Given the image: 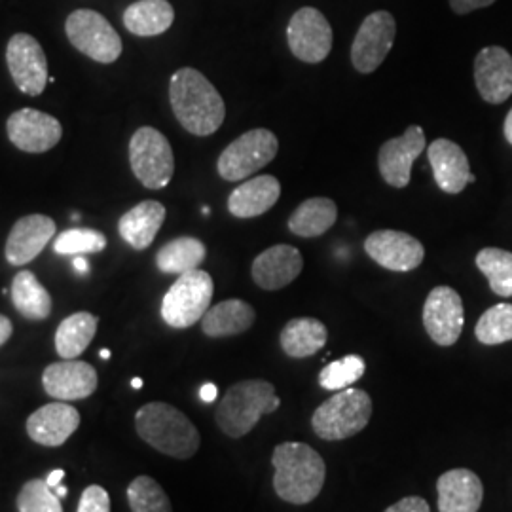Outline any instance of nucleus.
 Instances as JSON below:
<instances>
[{"label":"nucleus","mask_w":512,"mask_h":512,"mask_svg":"<svg viewBox=\"0 0 512 512\" xmlns=\"http://www.w3.org/2000/svg\"><path fill=\"white\" fill-rule=\"evenodd\" d=\"M372 416V399L363 389H342L321 404L311 418L313 433L323 440H344L361 433Z\"/></svg>","instance_id":"nucleus-5"},{"label":"nucleus","mask_w":512,"mask_h":512,"mask_svg":"<svg viewBox=\"0 0 512 512\" xmlns=\"http://www.w3.org/2000/svg\"><path fill=\"white\" fill-rule=\"evenodd\" d=\"M131 387H133V389H141V387H143V380H141V378H133V380H131Z\"/></svg>","instance_id":"nucleus-48"},{"label":"nucleus","mask_w":512,"mask_h":512,"mask_svg":"<svg viewBox=\"0 0 512 512\" xmlns=\"http://www.w3.org/2000/svg\"><path fill=\"white\" fill-rule=\"evenodd\" d=\"M131 512H173L164 488L150 476H137L128 486Z\"/></svg>","instance_id":"nucleus-35"},{"label":"nucleus","mask_w":512,"mask_h":512,"mask_svg":"<svg viewBox=\"0 0 512 512\" xmlns=\"http://www.w3.org/2000/svg\"><path fill=\"white\" fill-rule=\"evenodd\" d=\"M74 48L97 63H114L122 54V38L95 10H76L65 23Z\"/></svg>","instance_id":"nucleus-9"},{"label":"nucleus","mask_w":512,"mask_h":512,"mask_svg":"<svg viewBox=\"0 0 512 512\" xmlns=\"http://www.w3.org/2000/svg\"><path fill=\"white\" fill-rule=\"evenodd\" d=\"M255 308L239 298L224 300L203 315L202 330L209 338H226L247 332L255 325Z\"/></svg>","instance_id":"nucleus-26"},{"label":"nucleus","mask_w":512,"mask_h":512,"mask_svg":"<svg viewBox=\"0 0 512 512\" xmlns=\"http://www.w3.org/2000/svg\"><path fill=\"white\" fill-rule=\"evenodd\" d=\"M55 236V222L46 215L19 219L6 241V260L12 266H25L35 260Z\"/></svg>","instance_id":"nucleus-21"},{"label":"nucleus","mask_w":512,"mask_h":512,"mask_svg":"<svg viewBox=\"0 0 512 512\" xmlns=\"http://www.w3.org/2000/svg\"><path fill=\"white\" fill-rule=\"evenodd\" d=\"M425 150V133L420 126H410L403 137L385 141L378 154V167L385 183L404 188L410 183L412 165Z\"/></svg>","instance_id":"nucleus-16"},{"label":"nucleus","mask_w":512,"mask_h":512,"mask_svg":"<svg viewBox=\"0 0 512 512\" xmlns=\"http://www.w3.org/2000/svg\"><path fill=\"white\" fill-rule=\"evenodd\" d=\"M476 338L484 346H499L512 340V304H497L482 313L475 329Z\"/></svg>","instance_id":"nucleus-34"},{"label":"nucleus","mask_w":512,"mask_h":512,"mask_svg":"<svg viewBox=\"0 0 512 512\" xmlns=\"http://www.w3.org/2000/svg\"><path fill=\"white\" fill-rule=\"evenodd\" d=\"M165 220V207L160 202L148 200L131 207L118 222L122 239L135 251H145L158 236Z\"/></svg>","instance_id":"nucleus-25"},{"label":"nucleus","mask_w":512,"mask_h":512,"mask_svg":"<svg viewBox=\"0 0 512 512\" xmlns=\"http://www.w3.org/2000/svg\"><path fill=\"white\" fill-rule=\"evenodd\" d=\"M80 425V414L71 404L57 403L40 406L27 420V433L37 444L57 448L71 439Z\"/></svg>","instance_id":"nucleus-19"},{"label":"nucleus","mask_w":512,"mask_h":512,"mask_svg":"<svg viewBox=\"0 0 512 512\" xmlns=\"http://www.w3.org/2000/svg\"><path fill=\"white\" fill-rule=\"evenodd\" d=\"M385 512H431V509L423 497L410 495V497H403L395 505H391Z\"/></svg>","instance_id":"nucleus-40"},{"label":"nucleus","mask_w":512,"mask_h":512,"mask_svg":"<svg viewBox=\"0 0 512 512\" xmlns=\"http://www.w3.org/2000/svg\"><path fill=\"white\" fill-rule=\"evenodd\" d=\"M366 255L391 272H412L425 256L421 241L397 230L372 232L365 241Z\"/></svg>","instance_id":"nucleus-15"},{"label":"nucleus","mask_w":512,"mask_h":512,"mask_svg":"<svg viewBox=\"0 0 512 512\" xmlns=\"http://www.w3.org/2000/svg\"><path fill=\"white\" fill-rule=\"evenodd\" d=\"M475 82L486 103H505L512 95V55L499 46L480 50L475 59Z\"/></svg>","instance_id":"nucleus-18"},{"label":"nucleus","mask_w":512,"mask_h":512,"mask_svg":"<svg viewBox=\"0 0 512 512\" xmlns=\"http://www.w3.org/2000/svg\"><path fill=\"white\" fill-rule=\"evenodd\" d=\"M207 255V249L200 239L177 238L158 251L156 266L164 274L183 275L198 270Z\"/></svg>","instance_id":"nucleus-32"},{"label":"nucleus","mask_w":512,"mask_h":512,"mask_svg":"<svg viewBox=\"0 0 512 512\" xmlns=\"http://www.w3.org/2000/svg\"><path fill=\"white\" fill-rule=\"evenodd\" d=\"M287 42L294 57L304 63H321L332 50V27L315 8H300L287 27Z\"/></svg>","instance_id":"nucleus-11"},{"label":"nucleus","mask_w":512,"mask_h":512,"mask_svg":"<svg viewBox=\"0 0 512 512\" xmlns=\"http://www.w3.org/2000/svg\"><path fill=\"white\" fill-rule=\"evenodd\" d=\"M12 302L29 321L48 319L52 313V296L44 289L37 275L21 270L12 281Z\"/></svg>","instance_id":"nucleus-31"},{"label":"nucleus","mask_w":512,"mask_h":512,"mask_svg":"<svg viewBox=\"0 0 512 512\" xmlns=\"http://www.w3.org/2000/svg\"><path fill=\"white\" fill-rule=\"evenodd\" d=\"M171 109L188 133L207 137L222 126L226 107L217 88L200 71L184 67L169 82Z\"/></svg>","instance_id":"nucleus-1"},{"label":"nucleus","mask_w":512,"mask_h":512,"mask_svg":"<svg viewBox=\"0 0 512 512\" xmlns=\"http://www.w3.org/2000/svg\"><path fill=\"white\" fill-rule=\"evenodd\" d=\"M495 0H450V6L452 10L463 16V14H469V12H475L480 8H486L490 4H494Z\"/></svg>","instance_id":"nucleus-41"},{"label":"nucleus","mask_w":512,"mask_h":512,"mask_svg":"<svg viewBox=\"0 0 512 512\" xmlns=\"http://www.w3.org/2000/svg\"><path fill=\"white\" fill-rule=\"evenodd\" d=\"M465 323L463 300L452 287H435L423 304V327L442 348L454 346Z\"/></svg>","instance_id":"nucleus-12"},{"label":"nucleus","mask_w":512,"mask_h":512,"mask_svg":"<svg viewBox=\"0 0 512 512\" xmlns=\"http://www.w3.org/2000/svg\"><path fill=\"white\" fill-rule=\"evenodd\" d=\"M78 512H110L109 492L97 484L88 486L80 497Z\"/></svg>","instance_id":"nucleus-39"},{"label":"nucleus","mask_w":512,"mask_h":512,"mask_svg":"<svg viewBox=\"0 0 512 512\" xmlns=\"http://www.w3.org/2000/svg\"><path fill=\"white\" fill-rule=\"evenodd\" d=\"M61 497L48 486L46 480H29L18 495L19 512H63Z\"/></svg>","instance_id":"nucleus-38"},{"label":"nucleus","mask_w":512,"mask_h":512,"mask_svg":"<svg viewBox=\"0 0 512 512\" xmlns=\"http://www.w3.org/2000/svg\"><path fill=\"white\" fill-rule=\"evenodd\" d=\"M217 395H219V389L215 384H203L200 389V399L203 403L211 404L217 401Z\"/></svg>","instance_id":"nucleus-43"},{"label":"nucleus","mask_w":512,"mask_h":512,"mask_svg":"<svg viewBox=\"0 0 512 512\" xmlns=\"http://www.w3.org/2000/svg\"><path fill=\"white\" fill-rule=\"evenodd\" d=\"M73 268L76 274H90V262L84 258V255L74 256Z\"/></svg>","instance_id":"nucleus-44"},{"label":"nucleus","mask_w":512,"mask_h":512,"mask_svg":"<svg viewBox=\"0 0 512 512\" xmlns=\"http://www.w3.org/2000/svg\"><path fill=\"white\" fill-rule=\"evenodd\" d=\"M274 490L291 505H308L321 494L327 467L321 454L304 442H283L272 454Z\"/></svg>","instance_id":"nucleus-2"},{"label":"nucleus","mask_w":512,"mask_h":512,"mask_svg":"<svg viewBox=\"0 0 512 512\" xmlns=\"http://www.w3.org/2000/svg\"><path fill=\"white\" fill-rule=\"evenodd\" d=\"M215 293L211 275L192 270L179 275L162 300V319L171 329H190L209 310Z\"/></svg>","instance_id":"nucleus-6"},{"label":"nucleus","mask_w":512,"mask_h":512,"mask_svg":"<svg viewBox=\"0 0 512 512\" xmlns=\"http://www.w3.org/2000/svg\"><path fill=\"white\" fill-rule=\"evenodd\" d=\"M107 247L105 234L92 228H73L61 232L54 241V251L57 255L78 256L88 253H101Z\"/></svg>","instance_id":"nucleus-37"},{"label":"nucleus","mask_w":512,"mask_h":512,"mask_svg":"<svg viewBox=\"0 0 512 512\" xmlns=\"http://www.w3.org/2000/svg\"><path fill=\"white\" fill-rule=\"evenodd\" d=\"M97 325L99 319L88 311H78L63 319L55 330V349L59 357L76 359L78 355H82L92 344Z\"/></svg>","instance_id":"nucleus-29"},{"label":"nucleus","mask_w":512,"mask_h":512,"mask_svg":"<svg viewBox=\"0 0 512 512\" xmlns=\"http://www.w3.org/2000/svg\"><path fill=\"white\" fill-rule=\"evenodd\" d=\"M281 184L272 175H260L238 186L228 198V211L238 219L260 217L274 207Z\"/></svg>","instance_id":"nucleus-24"},{"label":"nucleus","mask_w":512,"mask_h":512,"mask_svg":"<svg viewBox=\"0 0 512 512\" xmlns=\"http://www.w3.org/2000/svg\"><path fill=\"white\" fill-rule=\"evenodd\" d=\"M435 181L446 194H461L465 186L475 183L463 148L450 139H437L427 148Z\"/></svg>","instance_id":"nucleus-20"},{"label":"nucleus","mask_w":512,"mask_h":512,"mask_svg":"<svg viewBox=\"0 0 512 512\" xmlns=\"http://www.w3.org/2000/svg\"><path fill=\"white\" fill-rule=\"evenodd\" d=\"M175 21V10L167 0H139L124 12V25L135 37H158Z\"/></svg>","instance_id":"nucleus-27"},{"label":"nucleus","mask_w":512,"mask_h":512,"mask_svg":"<svg viewBox=\"0 0 512 512\" xmlns=\"http://www.w3.org/2000/svg\"><path fill=\"white\" fill-rule=\"evenodd\" d=\"M440 512H478L484 499V486L469 469H452L437 482Z\"/></svg>","instance_id":"nucleus-23"},{"label":"nucleus","mask_w":512,"mask_h":512,"mask_svg":"<svg viewBox=\"0 0 512 512\" xmlns=\"http://www.w3.org/2000/svg\"><path fill=\"white\" fill-rule=\"evenodd\" d=\"M476 268L486 275L490 289L497 296H512V253L486 247L476 255Z\"/></svg>","instance_id":"nucleus-33"},{"label":"nucleus","mask_w":512,"mask_h":512,"mask_svg":"<svg viewBox=\"0 0 512 512\" xmlns=\"http://www.w3.org/2000/svg\"><path fill=\"white\" fill-rule=\"evenodd\" d=\"M395 37H397V23L389 12L378 10L370 14L361 23L351 46L353 67L359 73H374L391 52Z\"/></svg>","instance_id":"nucleus-10"},{"label":"nucleus","mask_w":512,"mask_h":512,"mask_svg":"<svg viewBox=\"0 0 512 512\" xmlns=\"http://www.w3.org/2000/svg\"><path fill=\"white\" fill-rule=\"evenodd\" d=\"M12 332H14L12 321L6 315H0V346H4L10 340Z\"/></svg>","instance_id":"nucleus-42"},{"label":"nucleus","mask_w":512,"mask_h":512,"mask_svg":"<svg viewBox=\"0 0 512 512\" xmlns=\"http://www.w3.org/2000/svg\"><path fill=\"white\" fill-rule=\"evenodd\" d=\"M338 219V207L329 198H311L296 207L289 230L300 238H317L334 226Z\"/></svg>","instance_id":"nucleus-30"},{"label":"nucleus","mask_w":512,"mask_h":512,"mask_svg":"<svg viewBox=\"0 0 512 512\" xmlns=\"http://www.w3.org/2000/svg\"><path fill=\"white\" fill-rule=\"evenodd\" d=\"M304 268V258L291 245H274L256 256L253 279L264 291H279L291 285Z\"/></svg>","instance_id":"nucleus-22"},{"label":"nucleus","mask_w":512,"mask_h":512,"mask_svg":"<svg viewBox=\"0 0 512 512\" xmlns=\"http://www.w3.org/2000/svg\"><path fill=\"white\" fill-rule=\"evenodd\" d=\"M366 363L359 355H346L338 361H332L319 374V384L327 391H342L355 382H359L365 374Z\"/></svg>","instance_id":"nucleus-36"},{"label":"nucleus","mask_w":512,"mask_h":512,"mask_svg":"<svg viewBox=\"0 0 512 512\" xmlns=\"http://www.w3.org/2000/svg\"><path fill=\"white\" fill-rule=\"evenodd\" d=\"M503 129H505V139L512 145V109L509 110V114H507V120H505Z\"/></svg>","instance_id":"nucleus-46"},{"label":"nucleus","mask_w":512,"mask_h":512,"mask_svg":"<svg viewBox=\"0 0 512 512\" xmlns=\"http://www.w3.org/2000/svg\"><path fill=\"white\" fill-rule=\"evenodd\" d=\"M54 492L57 494V497H67V494H69V490L65 486H61V484L55 488Z\"/></svg>","instance_id":"nucleus-47"},{"label":"nucleus","mask_w":512,"mask_h":512,"mask_svg":"<svg viewBox=\"0 0 512 512\" xmlns=\"http://www.w3.org/2000/svg\"><path fill=\"white\" fill-rule=\"evenodd\" d=\"M279 404L270 382L243 380L226 391L215 410V421L226 437L241 439L255 429L262 416L275 412Z\"/></svg>","instance_id":"nucleus-4"},{"label":"nucleus","mask_w":512,"mask_h":512,"mask_svg":"<svg viewBox=\"0 0 512 512\" xmlns=\"http://www.w3.org/2000/svg\"><path fill=\"white\" fill-rule=\"evenodd\" d=\"M6 63L14 84L27 95H40L48 84V59L37 38L18 33L6 48Z\"/></svg>","instance_id":"nucleus-13"},{"label":"nucleus","mask_w":512,"mask_h":512,"mask_svg":"<svg viewBox=\"0 0 512 512\" xmlns=\"http://www.w3.org/2000/svg\"><path fill=\"white\" fill-rule=\"evenodd\" d=\"M277 150L279 141L270 129H251L222 150L217 164L219 175L230 183L243 181L275 160Z\"/></svg>","instance_id":"nucleus-8"},{"label":"nucleus","mask_w":512,"mask_h":512,"mask_svg":"<svg viewBox=\"0 0 512 512\" xmlns=\"http://www.w3.org/2000/svg\"><path fill=\"white\" fill-rule=\"evenodd\" d=\"M99 357H101V359H105V361H107V359H110L109 349H101V351H99Z\"/></svg>","instance_id":"nucleus-49"},{"label":"nucleus","mask_w":512,"mask_h":512,"mask_svg":"<svg viewBox=\"0 0 512 512\" xmlns=\"http://www.w3.org/2000/svg\"><path fill=\"white\" fill-rule=\"evenodd\" d=\"M139 437L154 450L175 459H190L200 450V433L183 412L167 403H148L135 414Z\"/></svg>","instance_id":"nucleus-3"},{"label":"nucleus","mask_w":512,"mask_h":512,"mask_svg":"<svg viewBox=\"0 0 512 512\" xmlns=\"http://www.w3.org/2000/svg\"><path fill=\"white\" fill-rule=\"evenodd\" d=\"M97 372L90 363L65 359L48 366L42 374L44 391L57 401H82L97 389Z\"/></svg>","instance_id":"nucleus-17"},{"label":"nucleus","mask_w":512,"mask_h":512,"mask_svg":"<svg viewBox=\"0 0 512 512\" xmlns=\"http://www.w3.org/2000/svg\"><path fill=\"white\" fill-rule=\"evenodd\" d=\"M65 478V471H61V469H55V471H52L50 475H48V478H46V482H48V486L52 488V490H55L59 484H61V480Z\"/></svg>","instance_id":"nucleus-45"},{"label":"nucleus","mask_w":512,"mask_h":512,"mask_svg":"<svg viewBox=\"0 0 512 512\" xmlns=\"http://www.w3.org/2000/svg\"><path fill=\"white\" fill-rule=\"evenodd\" d=\"M327 327L313 317L291 319L281 330L279 342L283 351L293 359H306L315 355L327 344Z\"/></svg>","instance_id":"nucleus-28"},{"label":"nucleus","mask_w":512,"mask_h":512,"mask_svg":"<svg viewBox=\"0 0 512 512\" xmlns=\"http://www.w3.org/2000/svg\"><path fill=\"white\" fill-rule=\"evenodd\" d=\"M8 139L23 152L42 154L59 145L63 128L54 116L35 109H21L8 118Z\"/></svg>","instance_id":"nucleus-14"},{"label":"nucleus","mask_w":512,"mask_h":512,"mask_svg":"<svg viewBox=\"0 0 512 512\" xmlns=\"http://www.w3.org/2000/svg\"><path fill=\"white\" fill-rule=\"evenodd\" d=\"M131 171L148 190H160L171 183L175 158L164 133L154 128H139L129 143Z\"/></svg>","instance_id":"nucleus-7"}]
</instances>
